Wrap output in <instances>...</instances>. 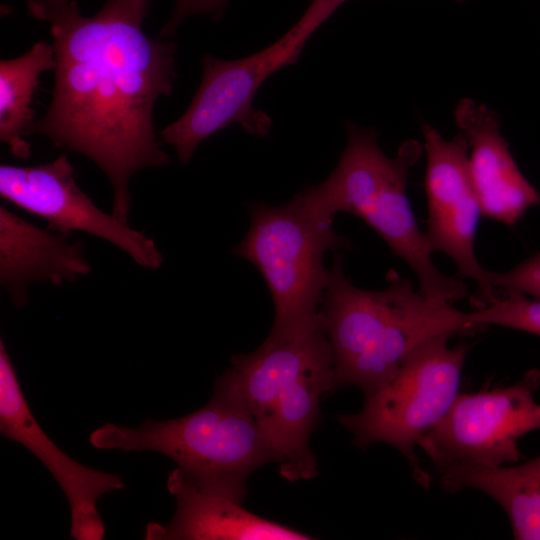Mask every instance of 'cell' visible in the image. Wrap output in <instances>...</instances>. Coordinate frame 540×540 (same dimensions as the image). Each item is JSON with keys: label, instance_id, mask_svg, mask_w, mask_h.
Listing matches in <instances>:
<instances>
[{"label": "cell", "instance_id": "obj_1", "mask_svg": "<svg viewBox=\"0 0 540 540\" xmlns=\"http://www.w3.org/2000/svg\"><path fill=\"white\" fill-rule=\"evenodd\" d=\"M150 1L106 0L87 17L73 0H27L53 37L55 85L46 114L25 136L44 135L94 161L112 185V214L125 223L130 177L169 164L152 116L156 100L173 92L176 45L144 33Z\"/></svg>", "mask_w": 540, "mask_h": 540}, {"label": "cell", "instance_id": "obj_2", "mask_svg": "<svg viewBox=\"0 0 540 540\" xmlns=\"http://www.w3.org/2000/svg\"><path fill=\"white\" fill-rule=\"evenodd\" d=\"M386 282L378 291L358 288L345 275L343 256L335 253L321 301L335 384L355 385L365 398L389 382L421 344L482 327L469 313L416 291L393 269Z\"/></svg>", "mask_w": 540, "mask_h": 540}, {"label": "cell", "instance_id": "obj_3", "mask_svg": "<svg viewBox=\"0 0 540 540\" xmlns=\"http://www.w3.org/2000/svg\"><path fill=\"white\" fill-rule=\"evenodd\" d=\"M347 143L334 171L324 181L297 192L290 201L310 216L333 222L339 212L361 218L386 242L392 254L414 272L420 292L435 302L467 297L465 284L434 264L407 195L408 175L424 147L409 139L395 157L383 153L373 128L345 124Z\"/></svg>", "mask_w": 540, "mask_h": 540}, {"label": "cell", "instance_id": "obj_4", "mask_svg": "<svg viewBox=\"0 0 540 540\" xmlns=\"http://www.w3.org/2000/svg\"><path fill=\"white\" fill-rule=\"evenodd\" d=\"M99 449L156 451L201 491L243 502L248 476L277 462L267 437L227 372L216 379L211 400L180 418L147 419L137 428L106 423L89 436Z\"/></svg>", "mask_w": 540, "mask_h": 540}, {"label": "cell", "instance_id": "obj_5", "mask_svg": "<svg viewBox=\"0 0 540 540\" xmlns=\"http://www.w3.org/2000/svg\"><path fill=\"white\" fill-rule=\"evenodd\" d=\"M250 227L232 254L252 263L272 296L275 318L271 332L281 333L311 323L321 315L327 283V251L350 248L333 222L314 218L290 200L281 206L261 201L248 207Z\"/></svg>", "mask_w": 540, "mask_h": 540}, {"label": "cell", "instance_id": "obj_6", "mask_svg": "<svg viewBox=\"0 0 540 540\" xmlns=\"http://www.w3.org/2000/svg\"><path fill=\"white\" fill-rule=\"evenodd\" d=\"M449 334L434 337L417 347L396 375L354 414L338 416L354 436V444L366 448L377 442L401 452L415 480L427 487L429 478L416 456L423 437L446 415L460 394L467 343L449 346Z\"/></svg>", "mask_w": 540, "mask_h": 540}, {"label": "cell", "instance_id": "obj_7", "mask_svg": "<svg viewBox=\"0 0 540 540\" xmlns=\"http://www.w3.org/2000/svg\"><path fill=\"white\" fill-rule=\"evenodd\" d=\"M339 6L335 0H314L285 35L247 57L220 60L205 56L200 86L183 115L160 132L162 142L172 145L186 165L203 140L233 123L253 136L267 135L272 120L255 109L257 91L271 75L296 63L312 33Z\"/></svg>", "mask_w": 540, "mask_h": 540}, {"label": "cell", "instance_id": "obj_8", "mask_svg": "<svg viewBox=\"0 0 540 540\" xmlns=\"http://www.w3.org/2000/svg\"><path fill=\"white\" fill-rule=\"evenodd\" d=\"M540 371L531 369L513 385L460 393L419 447L438 471L456 465L495 468L521 458L518 442L540 429V403L534 397Z\"/></svg>", "mask_w": 540, "mask_h": 540}, {"label": "cell", "instance_id": "obj_9", "mask_svg": "<svg viewBox=\"0 0 540 540\" xmlns=\"http://www.w3.org/2000/svg\"><path fill=\"white\" fill-rule=\"evenodd\" d=\"M426 172L424 187L428 204L427 231L431 251L448 255L458 275L476 283L471 304L479 310L494 302L500 291L493 286L491 271L478 261L475 235L482 209L468 164V143L462 133L445 140L430 124H422Z\"/></svg>", "mask_w": 540, "mask_h": 540}, {"label": "cell", "instance_id": "obj_10", "mask_svg": "<svg viewBox=\"0 0 540 540\" xmlns=\"http://www.w3.org/2000/svg\"><path fill=\"white\" fill-rule=\"evenodd\" d=\"M0 194L11 204L45 219L51 230L81 231L103 238L147 269H158L163 263L152 239L100 210L80 189L65 154L36 166L2 164Z\"/></svg>", "mask_w": 540, "mask_h": 540}, {"label": "cell", "instance_id": "obj_11", "mask_svg": "<svg viewBox=\"0 0 540 540\" xmlns=\"http://www.w3.org/2000/svg\"><path fill=\"white\" fill-rule=\"evenodd\" d=\"M0 432L31 451L64 492L71 513L70 535L77 540H101L105 534L97 500L125 487L113 473L86 467L65 454L33 416L3 341H0Z\"/></svg>", "mask_w": 540, "mask_h": 540}, {"label": "cell", "instance_id": "obj_12", "mask_svg": "<svg viewBox=\"0 0 540 540\" xmlns=\"http://www.w3.org/2000/svg\"><path fill=\"white\" fill-rule=\"evenodd\" d=\"M456 125L467 140L468 164L482 214L512 226L532 207L540 194L526 179L501 135L495 111L470 98L454 110Z\"/></svg>", "mask_w": 540, "mask_h": 540}, {"label": "cell", "instance_id": "obj_13", "mask_svg": "<svg viewBox=\"0 0 540 540\" xmlns=\"http://www.w3.org/2000/svg\"><path fill=\"white\" fill-rule=\"evenodd\" d=\"M71 233L39 228L0 207V283L17 306L37 282L61 285L90 273L81 242Z\"/></svg>", "mask_w": 540, "mask_h": 540}, {"label": "cell", "instance_id": "obj_14", "mask_svg": "<svg viewBox=\"0 0 540 540\" xmlns=\"http://www.w3.org/2000/svg\"><path fill=\"white\" fill-rule=\"evenodd\" d=\"M167 489L176 511L167 525L149 522L148 540H310L308 534L259 517L232 498L199 490L173 470Z\"/></svg>", "mask_w": 540, "mask_h": 540}, {"label": "cell", "instance_id": "obj_15", "mask_svg": "<svg viewBox=\"0 0 540 540\" xmlns=\"http://www.w3.org/2000/svg\"><path fill=\"white\" fill-rule=\"evenodd\" d=\"M329 355L332 352L321 313L297 329L270 331L253 352L232 356L227 372L261 426L283 388Z\"/></svg>", "mask_w": 540, "mask_h": 540}, {"label": "cell", "instance_id": "obj_16", "mask_svg": "<svg viewBox=\"0 0 540 540\" xmlns=\"http://www.w3.org/2000/svg\"><path fill=\"white\" fill-rule=\"evenodd\" d=\"M336 387L332 355L319 360L277 396L261 429L288 481L309 480L317 474V460L309 438L319 424L320 397Z\"/></svg>", "mask_w": 540, "mask_h": 540}, {"label": "cell", "instance_id": "obj_17", "mask_svg": "<svg viewBox=\"0 0 540 540\" xmlns=\"http://www.w3.org/2000/svg\"><path fill=\"white\" fill-rule=\"evenodd\" d=\"M438 472L448 491L474 489L494 499L508 515L515 539L540 540V455L519 465H456Z\"/></svg>", "mask_w": 540, "mask_h": 540}, {"label": "cell", "instance_id": "obj_18", "mask_svg": "<svg viewBox=\"0 0 540 540\" xmlns=\"http://www.w3.org/2000/svg\"><path fill=\"white\" fill-rule=\"evenodd\" d=\"M54 68V49L46 41L35 43L18 58L0 62V138L18 159L25 160L31 153L23 136L33 122L31 103L38 78Z\"/></svg>", "mask_w": 540, "mask_h": 540}, {"label": "cell", "instance_id": "obj_19", "mask_svg": "<svg viewBox=\"0 0 540 540\" xmlns=\"http://www.w3.org/2000/svg\"><path fill=\"white\" fill-rule=\"evenodd\" d=\"M469 317L478 326L497 325L540 336V300L518 292L502 291L494 302Z\"/></svg>", "mask_w": 540, "mask_h": 540}, {"label": "cell", "instance_id": "obj_20", "mask_svg": "<svg viewBox=\"0 0 540 540\" xmlns=\"http://www.w3.org/2000/svg\"><path fill=\"white\" fill-rule=\"evenodd\" d=\"M493 286L540 300V250L505 272L491 271Z\"/></svg>", "mask_w": 540, "mask_h": 540}, {"label": "cell", "instance_id": "obj_21", "mask_svg": "<svg viewBox=\"0 0 540 540\" xmlns=\"http://www.w3.org/2000/svg\"><path fill=\"white\" fill-rule=\"evenodd\" d=\"M228 0H175V8L169 21L162 28L159 38L172 35L180 23L195 14H208L219 19Z\"/></svg>", "mask_w": 540, "mask_h": 540}, {"label": "cell", "instance_id": "obj_22", "mask_svg": "<svg viewBox=\"0 0 540 540\" xmlns=\"http://www.w3.org/2000/svg\"><path fill=\"white\" fill-rule=\"evenodd\" d=\"M341 4H343L346 0H338ZM456 1H464V0H456Z\"/></svg>", "mask_w": 540, "mask_h": 540}]
</instances>
